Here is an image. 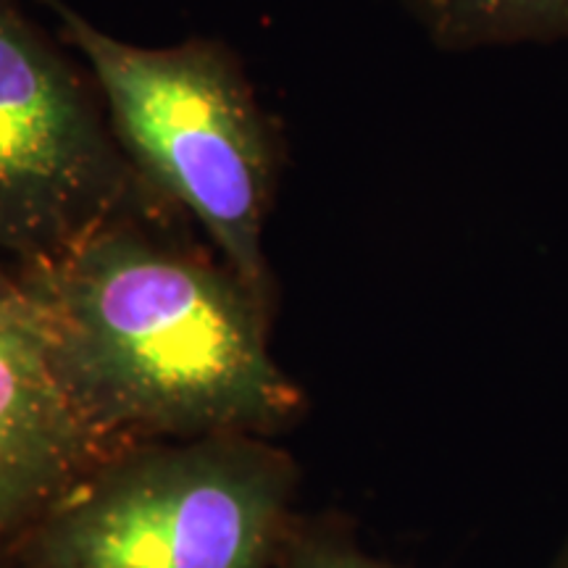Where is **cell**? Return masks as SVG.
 Masks as SVG:
<instances>
[{"instance_id": "1", "label": "cell", "mask_w": 568, "mask_h": 568, "mask_svg": "<svg viewBox=\"0 0 568 568\" xmlns=\"http://www.w3.org/2000/svg\"><path fill=\"white\" fill-rule=\"evenodd\" d=\"M187 224L138 174L67 251L13 268L53 372L122 443L280 435L303 395L268 347L272 311Z\"/></svg>"}, {"instance_id": "2", "label": "cell", "mask_w": 568, "mask_h": 568, "mask_svg": "<svg viewBox=\"0 0 568 568\" xmlns=\"http://www.w3.org/2000/svg\"><path fill=\"white\" fill-rule=\"evenodd\" d=\"M82 55L134 172L209 234L213 251L274 314L264 251L280 142L237 55L216 40L142 48L40 0Z\"/></svg>"}, {"instance_id": "3", "label": "cell", "mask_w": 568, "mask_h": 568, "mask_svg": "<svg viewBox=\"0 0 568 568\" xmlns=\"http://www.w3.org/2000/svg\"><path fill=\"white\" fill-rule=\"evenodd\" d=\"M295 495L272 437L138 443L63 497L19 568H276Z\"/></svg>"}, {"instance_id": "4", "label": "cell", "mask_w": 568, "mask_h": 568, "mask_svg": "<svg viewBox=\"0 0 568 568\" xmlns=\"http://www.w3.org/2000/svg\"><path fill=\"white\" fill-rule=\"evenodd\" d=\"M134 182L90 71L21 0H0V255L13 268L53 258Z\"/></svg>"}, {"instance_id": "5", "label": "cell", "mask_w": 568, "mask_h": 568, "mask_svg": "<svg viewBox=\"0 0 568 568\" xmlns=\"http://www.w3.org/2000/svg\"><path fill=\"white\" fill-rule=\"evenodd\" d=\"M130 445L71 403L19 287L0 308V568H19L63 497Z\"/></svg>"}, {"instance_id": "6", "label": "cell", "mask_w": 568, "mask_h": 568, "mask_svg": "<svg viewBox=\"0 0 568 568\" xmlns=\"http://www.w3.org/2000/svg\"><path fill=\"white\" fill-rule=\"evenodd\" d=\"M445 53L568 42V0H400Z\"/></svg>"}, {"instance_id": "7", "label": "cell", "mask_w": 568, "mask_h": 568, "mask_svg": "<svg viewBox=\"0 0 568 568\" xmlns=\"http://www.w3.org/2000/svg\"><path fill=\"white\" fill-rule=\"evenodd\" d=\"M276 568H400L372 556L345 524L295 521Z\"/></svg>"}, {"instance_id": "8", "label": "cell", "mask_w": 568, "mask_h": 568, "mask_svg": "<svg viewBox=\"0 0 568 568\" xmlns=\"http://www.w3.org/2000/svg\"><path fill=\"white\" fill-rule=\"evenodd\" d=\"M19 293V280L13 274V266L3 264V255H0V308Z\"/></svg>"}, {"instance_id": "9", "label": "cell", "mask_w": 568, "mask_h": 568, "mask_svg": "<svg viewBox=\"0 0 568 568\" xmlns=\"http://www.w3.org/2000/svg\"><path fill=\"white\" fill-rule=\"evenodd\" d=\"M550 568H568V531H566L564 542H560V548H558V552H556V558H552Z\"/></svg>"}]
</instances>
